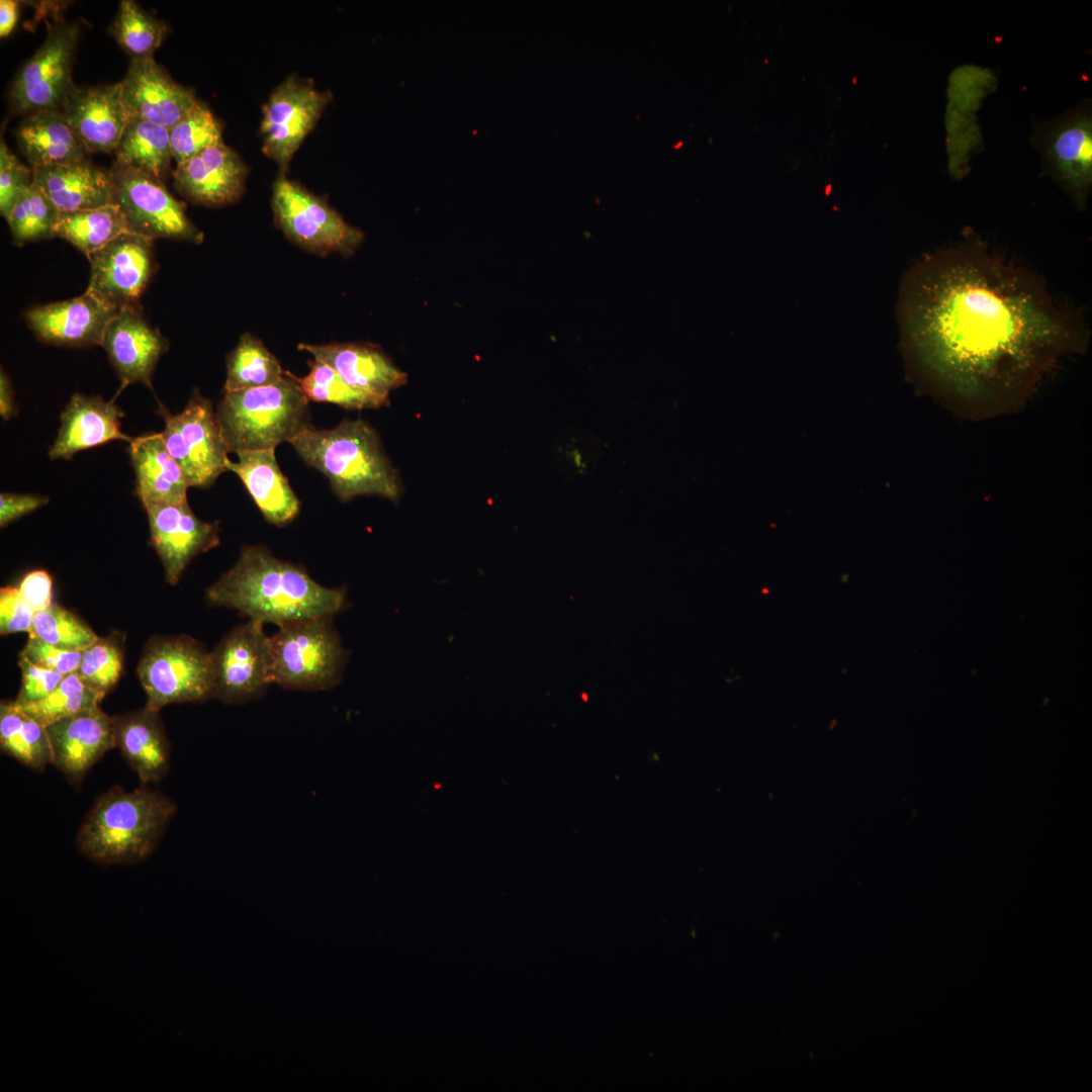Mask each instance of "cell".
<instances>
[{
    "label": "cell",
    "instance_id": "1",
    "mask_svg": "<svg viewBox=\"0 0 1092 1092\" xmlns=\"http://www.w3.org/2000/svg\"><path fill=\"white\" fill-rule=\"evenodd\" d=\"M898 321L910 375L954 403L992 412L1021 403L1088 333L1041 282L987 248L928 255L904 277Z\"/></svg>",
    "mask_w": 1092,
    "mask_h": 1092
},
{
    "label": "cell",
    "instance_id": "2",
    "mask_svg": "<svg viewBox=\"0 0 1092 1092\" xmlns=\"http://www.w3.org/2000/svg\"><path fill=\"white\" fill-rule=\"evenodd\" d=\"M209 604L235 609L250 620L278 627L332 617L346 605L344 588H329L300 566L262 546L245 547L235 565L206 590Z\"/></svg>",
    "mask_w": 1092,
    "mask_h": 1092
},
{
    "label": "cell",
    "instance_id": "3",
    "mask_svg": "<svg viewBox=\"0 0 1092 1092\" xmlns=\"http://www.w3.org/2000/svg\"><path fill=\"white\" fill-rule=\"evenodd\" d=\"M175 813V803L157 791L143 786L126 792L115 786L89 809L76 846L98 864L140 862L157 847Z\"/></svg>",
    "mask_w": 1092,
    "mask_h": 1092
},
{
    "label": "cell",
    "instance_id": "4",
    "mask_svg": "<svg viewBox=\"0 0 1092 1092\" xmlns=\"http://www.w3.org/2000/svg\"><path fill=\"white\" fill-rule=\"evenodd\" d=\"M301 459L325 474L343 502L378 495L397 502L402 491L397 471L376 432L363 420H343L330 430L311 426L289 442Z\"/></svg>",
    "mask_w": 1092,
    "mask_h": 1092
},
{
    "label": "cell",
    "instance_id": "5",
    "mask_svg": "<svg viewBox=\"0 0 1092 1092\" xmlns=\"http://www.w3.org/2000/svg\"><path fill=\"white\" fill-rule=\"evenodd\" d=\"M308 401L289 371L274 384L223 392L215 415L229 453L290 442L311 426Z\"/></svg>",
    "mask_w": 1092,
    "mask_h": 1092
},
{
    "label": "cell",
    "instance_id": "6",
    "mask_svg": "<svg viewBox=\"0 0 1092 1092\" xmlns=\"http://www.w3.org/2000/svg\"><path fill=\"white\" fill-rule=\"evenodd\" d=\"M273 682L293 690L318 691L341 679L346 653L331 617L295 621L270 637Z\"/></svg>",
    "mask_w": 1092,
    "mask_h": 1092
},
{
    "label": "cell",
    "instance_id": "7",
    "mask_svg": "<svg viewBox=\"0 0 1092 1092\" xmlns=\"http://www.w3.org/2000/svg\"><path fill=\"white\" fill-rule=\"evenodd\" d=\"M136 673L147 694L146 706L155 711L170 704L214 698L210 652L185 635L152 637Z\"/></svg>",
    "mask_w": 1092,
    "mask_h": 1092
},
{
    "label": "cell",
    "instance_id": "8",
    "mask_svg": "<svg viewBox=\"0 0 1092 1092\" xmlns=\"http://www.w3.org/2000/svg\"><path fill=\"white\" fill-rule=\"evenodd\" d=\"M157 413L165 423L160 434L166 449L181 467L189 486H210L226 471L229 460L211 401L195 389L182 412L172 414L160 403Z\"/></svg>",
    "mask_w": 1092,
    "mask_h": 1092
},
{
    "label": "cell",
    "instance_id": "9",
    "mask_svg": "<svg viewBox=\"0 0 1092 1092\" xmlns=\"http://www.w3.org/2000/svg\"><path fill=\"white\" fill-rule=\"evenodd\" d=\"M274 219L285 236L312 253L352 254L363 233L350 225L326 200L280 174L272 187Z\"/></svg>",
    "mask_w": 1092,
    "mask_h": 1092
},
{
    "label": "cell",
    "instance_id": "10",
    "mask_svg": "<svg viewBox=\"0 0 1092 1092\" xmlns=\"http://www.w3.org/2000/svg\"><path fill=\"white\" fill-rule=\"evenodd\" d=\"M79 35L76 23L62 21L51 26L44 42L11 84L10 102L17 112L61 110L78 88L72 71Z\"/></svg>",
    "mask_w": 1092,
    "mask_h": 1092
},
{
    "label": "cell",
    "instance_id": "11",
    "mask_svg": "<svg viewBox=\"0 0 1092 1092\" xmlns=\"http://www.w3.org/2000/svg\"><path fill=\"white\" fill-rule=\"evenodd\" d=\"M113 204L126 218L129 230L151 240L171 239L200 243L202 233L188 218L184 204L164 183L114 162L110 169Z\"/></svg>",
    "mask_w": 1092,
    "mask_h": 1092
},
{
    "label": "cell",
    "instance_id": "12",
    "mask_svg": "<svg viewBox=\"0 0 1092 1092\" xmlns=\"http://www.w3.org/2000/svg\"><path fill=\"white\" fill-rule=\"evenodd\" d=\"M331 100L330 91L317 90L312 81L297 75L287 77L270 94L260 125L262 151L282 174Z\"/></svg>",
    "mask_w": 1092,
    "mask_h": 1092
},
{
    "label": "cell",
    "instance_id": "13",
    "mask_svg": "<svg viewBox=\"0 0 1092 1092\" xmlns=\"http://www.w3.org/2000/svg\"><path fill=\"white\" fill-rule=\"evenodd\" d=\"M264 624L249 620L230 631L211 655L214 698L239 704L262 696L273 682L271 640Z\"/></svg>",
    "mask_w": 1092,
    "mask_h": 1092
},
{
    "label": "cell",
    "instance_id": "14",
    "mask_svg": "<svg viewBox=\"0 0 1092 1092\" xmlns=\"http://www.w3.org/2000/svg\"><path fill=\"white\" fill-rule=\"evenodd\" d=\"M87 291L119 309L140 306L141 296L156 270L153 240L124 233L88 257Z\"/></svg>",
    "mask_w": 1092,
    "mask_h": 1092
},
{
    "label": "cell",
    "instance_id": "15",
    "mask_svg": "<svg viewBox=\"0 0 1092 1092\" xmlns=\"http://www.w3.org/2000/svg\"><path fill=\"white\" fill-rule=\"evenodd\" d=\"M143 507L148 515L150 543L172 585L179 581L193 557L219 544L218 525L199 520L187 502L150 503Z\"/></svg>",
    "mask_w": 1092,
    "mask_h": 1092
},
{
    "label": "cell",
    "instance_id": "16",
    "mask_svg": "<svg viewBox=\"0 0 1092 1092\" xmlns=\"http://www.w3.org/2000/svg\"><path fill=\"white\" fill-rule=\"evenodd\" d=\"M120 84L122 100L131 118L168 129L198 101L191 88L173 80L153 57L131 59Z\"/></svg>",
    "mask_w": 1092,
    "mask_h": 1092
},
{
    "label": "cell",
    "instance_id": "17",
    "mask_svg": "<svg viewBox=\"0 0 1092 1092\" xmlns=\"http://www.w3.org/2000/svg\"><path fill=\"white\" fill-rule=\"evenodd\" d=\"M52 748V764L74 786L115 747L113 718L100 706L60 719L46 726Z\"/></svg>",
    "mask_w": 1092,
    "mask_h": 1092
},
{
    "label": "cell",
    "instance_id": "18",
    "mask_svg": "<svg viewBox=\"0 0 1092 1092\" xmlns=\"http://www.w3.org/2000/svg\"><path fill=\"white\" fill-rule=\"evenodd\" d=\"M122 386L142 383L152 388V376L168 340L153 328L140 306H124L109 322L101 345Z\"/></svg>",
    "mask_w": 1092,
    "mask_h": 1092
},
{
    "label": "cell",
    "instance_id": "19",
    "mask_svg": "<svg viewBox=\"0 0 1092 1092\" xmlns=\"http://www.w3.org/2000/svg\"><path fill=\"white\" fill-rule=\"evenodd\" d=\"M89 291L80 296L39 305L25 320L41 342L65 347L102 345L105 330L117 312Z\"/></svg>",
    "mask_w": 1092,
    "mask_h": 1092
},
{
    "label": "cell",
    "instance_id": "20",
    "mask_svg": "<svg viewBox=\"0 0 1092 1092\" xmlns=\"http://www.w3.org/2000/svg\"><path fill=\"white\" fill-rule=\"evenodd\" d=\"M247 175V165L224 143L177 164L173 172L174 185L181 195L210 207L238 201L245 191Z\"/></svg>",
    "mask_w": 1092,
    "mask_h": 1092
},
{
    "label": "cell",
    "instance_id": "21",
    "mask_svg": "<svg viewBox=\"0 0 1092 1092\" xmlns=\"http://www.w3.org/2000/svg\"><path fill=\"white\" fill-rule=\"evenodd\" d=\"M60 111L89 153L114 152L131 120L120 82L78 87Z\"/></svg>",
    "mask_w": 1092,
    "mask_h": 1092
},
{
    "label": "cell",
    "instance_id": "22",
    "mask_svg": "<svg viewBox=\"0 0 1092 1092\" xmlns=\"http://www.w3.org/2000/svg\"><path fill=\"white\" fill-rule=\"evenodd\" d=\"M1041 144L1050 170L1081 204L1092 178V122L1088 110H1077L1050 124Z\"/></svg>",
    "mask_w": 1092,
    "mask_h": 1092
},
{
    "label": "cell",
    "instance_id": "23",
    "mask_svg": "<svg viewBox=\"0 0 1092 1092\" xmlns=\"http://www.w3.org/2000/svg\"><path fill=\"white\" fill-rule=\"evenodd\" d=\"M122 410L101 396L75 393L61 414L57 438L49 450L52 460H70L76 453L109 441L133 439L121 431Z\"/></svg>",
    "mask_w": 1092,
    "mask_h": 1092
},
{
    "label": "cell",
    "instance_id": "24",
    "mask_svg": "<svg viewBox=\"0 0 1092 1092\" xmlns=\"http://www.w3.org/2000/svg\"><path fill=\"white\" fill-rule=\"evenodd\" d=\"M298 349L332 367L348 384L362 391L388 397L407 381V374L371 344H299Z\"/></svg>",
    "mask_w": 1092,
    "mask_h": 1092
},
{
    "label": "cell",
    "instance_id": "25",
    "mask_svg": "<svg viewBox=\"0 0 1092 1092\" xmlns=\"http://www.w3.org/2000/svg\"><path fill=\"white\" fill-rule=\"evenodd\" d=\"M33 182L58 212H69L113 204L110 170L87 160L32 166Z\"/></svg>",
    "mask_w": 1092,
    "mask_h": 1092
},
{
    "label": "cell",
    "instance_id": "26",
    "mask_svg": "<svg viewBox=\"0 0 1092 1092\" xmlns=\"http://www.w3.org/2000/svg\"><path fill=\"white\" fill-rule=\"evenodd\" d=\"M113 718L114 744L144 784L157 783L169 769L170 744L159 711L147 706Z\"/></svg>",
    "mask_w": 1092,
    "mask_h": 1092
},
{
    "label": "cell",
    "instance_id": "27",
    "mask_svg": "<svg viewBox=\"0 0 1092 1092\" xmlns=\"http://www.w3.org/2000/svg\"><path fill=\"white\" fill-rule=\"evenodd\" d=\"M237 456L239 461L229 459L225 468L239 475L264 518L276 526L290 523L300 504L278 466L275 449L239 452Z\"/></svg>",
    "mask_w": 1092,
    "mask_h": 1092
},
{
    "label": "cell",
    "instance_id": "28",
    "mask_svg": "<svg viewBox=\"0 0 1092 1092\" xmlns=\"http://www.w3.org/2000/svg\"><path fill=\"white\" fill-rule=\"evenodd\" d=\"M128 444L135 475V494L143 506L187 502L186 493L190 486L181 467L166 449L160 433L135 437Z\"/></svg>",
    "mask_w": 1092,
    "mask_h": 1092
},
{
    "label": "cell",
    "instance_id": "29",
    "mask_svg": "<svg viewBox=\"0 0 1092 1092\" xmlns=\"http://www.w3.org/2000/svg\"><path fill=\"white\" fill-rule=\"evenodd\" d=\"M15 136L31 167L83 161L89 154L60 110L29 114L17 126Z\"/></svg>",
    "mask_w": 1092,
    "mask_h": 1092
},
{
    "label": "cell",
    "instance_id": "30",
    "mask_svg": "<svg viewBox=\"0 0 1092 1092\" xmlns=\"http://www.w3.org/2000/svg\"><path fill=\"white\" fill-rule=\"evenodd\" d=\"M115 163L165 182L171 171L172 151L168 128L131 118L114 150Z\"/></svg>",
    "mask_w": 1092,
    "mask_h": 1092
},
{
    "label": "cell",
    "instance_id": "31",
    "mask_svg": "<svg viewBox=\"0 0 1092 1092\" xmlns=\"http://www.w3.org/2000/svg\"><path fill=\"white\" fill-rule=\"evenodd\" d=\"M130 232L116 204L69 212H58L53 238H62L88 258L118 236Z\"/></svg>",
    "mask_w": 1092,
    "mask_h": 1092
},
{
    "label": "cell",
    "instance_id": "32",
    "mask_svg": "<svg viewBox=\"0 0 1092 1092\" xmlns=\"http://www.w3.org/2000/svg\"><path fill=\"white\" fill-rule=\"evenodd\" d=\"M0 745L3 752L36 771L52 763L46 726L13 701L0 705Z\"/></svg>",
    "mask_w": 1092,
    "mask_h": 1092
},
{
    "label": "cell",
    "instance_id": "33",
    "mask_svg": "<svg viewBox=\"0 0 1092 1092\" xmlns=\"http://www.w3.org/2000/svg\"><path fill=\"white\" fill-rule=\"evenodd\" d=\"M283 377L277 358L261 340L245 333L228 357L223 392L274 384Z\"/></svg>",
    "mask_w": 1092,
    "mask_h": 1092
},
{
    "label": "cell",
    "instance_id": "34",
    "mask_svg": "<svg viewBox=\"0 0 1092 1092\" xmlns=\"http://www.w3.org/2000/svg\"><path fill=\"white\" fill-rule=\"evenodd\" d=\"M110 33L131 59L152 58L162 44L167 24L144 10L132 0L119 3Z\"/></svg>",
    "mask_w": 1092,
    "mask_h": 1092
},
{
    "label": "cell",
    "instance_id": "35",
    "mask_svg": "<svg viewBox=\"0 0 1092 1092\" xmlns=\"http://www.w3.org/2000/svg\"><path fill=\"white\" fill-rule=\"evenodd\" d=\"M308 365L310 371L304 377H296L290 372L308 400L335 403L353 410L377 408L389 403L388 397L354 388L332 367L321 361H308Z\"/></svg>",
    "mask_w": 1092,
    "mask_h": 1092
},
{
    "label": "cell",
    "instance_id": "36",
    "mask_svg": "<svg viewBox=\"0 0 1092 1092\" xmlns=\"http://www.w3.org/2000/svg\"><path fill=\"white\" fill-rule=\"evenodd\" d=\"M57 215V209L32 182L16 197L4 218L9 225L13 243L22 246L53 238Z\"/></svg>",
    "mask_w": 1092,
    "mask_h": 1092
},
{
    "label": "cell",
    "instance_id": "37",
    "mask_svg": "<svg viewBox=\"0 0 1092 1092\" xmlns=\"http://www.w3.org/2000/svg\"><path fill=\"white\" fill-rule=\"evenodd\" d=\"M104 696L91 688L77 672L65 675L42 700L17 705L43 726L60 719L99 707Z\"/></svg>",
    "mask_w": 1092,
    "mask_h": 1092
},
{
    "label": "cell",
    "instance_id": "38",
    "mask_svg": "<svg viewBox=\"0 0 1092 1092\" xmlns=\"http://www.w3.org/2000/svg\"><path fill=\"white\" fill-rule=\"evenodd\" d=\"M169 131L172 156L177 164L224 143L221 123L199 100Z\"/></svg>",
    "mask_w": 1092,
    "mask_h": 1092
},
{
    "label": "cell",
    "instance_id": "39",
    "mask_svg": "<svg viewBox=\"0 0 1092 1092\" xmlns=\"http://www.w3.org/2000/svg\"><path fill=\"white\" fill-rule=\"evenodd\" d=\"M28 637L37 638L63 649L77 651L85 650L99 639L80 618L55 604L35 612Z\"/></svg>",
    "mask_w": 1092,
    "mask_h": 1092
},
{
    "label": "cell",
    "instance_id": "40",
    "mask_svg": "<svg viewBox=\"0 0 1092 1092\" xmlns=\"http://www.w3.org/2000/svg\"><path fill=\"white\" fill-rule=\"evenodd\" d=\"M123 640L118 632L100 638L82 651L77 673L94 690L105 695L118 681L123 665Z\"/></svg>",
    "mask_w": 1092,
    "mask_h": 1092
},
{
    "label": "cell",
    "instance_id": "41",
    "mask_svg": "<svg viewBox=\"0 0 1092 1092\" xmlns=\"http://www.w3.org/2000/svg\"><path fill=\"white\" fill-rule=\"evenodd\" d=\"M33 182L27 168L6 146L0 144V213L4 217L16 197Z\"/></svg>",
    "mask_w": 1092,
    "mask_h": 1092
},
{
    "label": "cell",
    "instance_id": "42",
    "mask_svg": "<svg viewBox=\"0 0 1092 1092\" xmlns=\"http://www.w3.org/2000/svg\"><path fill=\"white\" fill-rule=\"evenodd\" d=\"M21 684L16 699L17 705H27L46 698L60 684L64 674L35 665L19 654Z\"/></svg>",
    "mask_w": 1092,
    "mask_h": 1092
},
{
    "label": "cell",
    "instance_id": "43",
    "mask_svg": "<svg viewBox=\"0 0 1092 1092\" xmlns=\"http://www.w3.org/2000/svg\"><path fill=\"white\" fill-rule=\"evenodd\" d=\"M20 654L35 665L64 675L76 672L82 658V651L63 649L34 637H28Z\"/></svg>",
    "mask_w": 1092,
    "mask_h": 1092
},
{
    "label": "cell",
    "instance_id": "44",
    "mask_svg": "<svg viewBox=\"0 0 1092 1092\" xmlns=\"http://www.w3.org/2000/svg\"><path fill=\"white\" fill-rule=\"evenodd\" d=\"M34 610L21 596L18 587L5 586L0 590V633L8 635L19 632L29 633L32 627Z\"/></svg>",
    "mask_w": 1092,
    "mask_h": 1092
},
{
    "label": "cell",
    "instance_id": "45",
    "mask_svg": "<svg viewBox=\"0 0 1092 1092\" xmlns=\"http://www.w3.org/2000/svg\"><path fill=\"white\" fill-rule=\"evenodd\" d=\"M52 586L51 575L46 570L36 569L22 577L18 589L34 612H38L53 604Z\"/></svg>",
    "mask_w": 1092,
    "mask_h": 1092
},
{
    "label": "cell",
    "instance_id": "46",
    "mask_svg": "<svg viewBox=\"0 0 1092 1092\" xmlns=\"http://www.w3.org/2000/svg\"><path fill=\"white\" fill-rule=\"evenodd\" d=\"M48 503V497L38 494L1 492V528L6 527L10 523L20 519L21 517L34 512L35 510L47 505Z\"/></svg>",
    "mask_w": 1092,
    "mask_h": 1092
},
{
    "label": "cell",
    "instance_id": "47",
    "mask_svg": "<svg viewBox=\"0 0 1092 1092\" xmlns=\"http://www.w3.org/2000/svg\"><path fill=\"white\" fill-rule=\"evenodd\" d=\"M17 413L13 399V388L8 375L0 372V415L4 420L11 419Z\"/></svg>",
    "mask_w": 1092,
    "mask_h": 1092
},
{
    "label": "cell",
    "instance_id": "48",
    "mask_svg": "<svg viewBox=\"0 0 1092 1092\" xmlns=\"http://www.w3.org/2000/svg\"><path fill=\"white\" fill-rule=\"evenodd\" d=\"M19 4L12 0L0 1V36L6 37L14 29L18 19Z\"/></svg>",
    "mask_w": 1092,
    "mask_h": 1092
}]
</instances>
